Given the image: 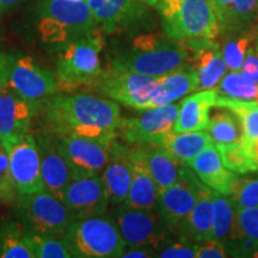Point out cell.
I'll use <instances>...</instances> for the list:
<instances>
[{
    "label": "cell",
    "instance_id": "cell-1",
    "mask_svg": "<svg viewBox=\"0 0 258 258\" xmlns=\"http://www.w3.org/2000/svg\"><path fill=\"white\" fill-rule=\"evenodd\" d=\"M46 115L55 135H77L108 145L116 141L122 122L117 102L89 93L53 97Z\"/></svg>",
    "mask_w": 258,
    "mask_h": 258
},
{
    "label": "cell",
    "instance_id": "cell-2",
    "mask_svg": "<svg viewBox=\"0 0 258 258\" xmlns=\"http://www.w3.org/2000/svg\"><path fill=\"white\" fill-rule=\"evenodd\" d=\"M188 62L182 41H175L165 34H143L131 46L111 60V64L133 72L161 77Z\"/></svg>",
    "mask_w": 258,
    "mask_h": 258
},
{
    "label": "cell",
    "instance_id": "cell-3",
    "mask_svg": "<svg viewBox=\"0 0 258 258\" xmlns=\"http://www.w3.org/2000/svg\"><path fill=\"white\" fill-rule=\"evenodd\" d=\"M164 34L175 41L215 38L220 35L217 14L209 0H159Z\"/></svg>",
    "mask_w": 258,
    "mask_h": 258
},
{
    "label": "cell",
    "instance_id": "cell-4",
    "mask_svg": "<svg viewBox=\"0 0 258 258\" xmlns=\"http://www.w3.org/2000/svg\"><path fill=\"white\" fill-rule=\"evenodd\" d=\"M103 47L104 40L101 29L67 43L56 62L59 89L72 91L78 88L95 86L103 70L101 66Z\"/></svg>",
    "mask_w": 258,
    "mask_h": 258
},
{
    "label": "cell",
    "instance_id": "cell-5",
    "mask_svg": "<svg viewBox=\"0 0 258 258\" xmlns=\"http://www.w3.org/2000/svg\"><path fill=\"white\" fill-rule=\"evenodd\" d=\"M97 29L86 0H44L38 25L42 40L47 43L67 44Z\"/></svg>",
    "mask_w": 258,
    "mask_h": 258
},
{
    "label": "cell",
    "instance_id": "cell-6",
    "mask_svg": "<svg viewBox=\"0 0 258 258\" xmlns=\"http://www.w3.org/2000/svg\"><path fill=\"white\" fill-rule=\"evenodd\" d=\"M64 237L77 257L117 258L125 250L117 224L104 214L74 218Z\"/></svg>",
    "mask_w": 258,
    "mask_h": 258
},
{
    "label": "cell",
    "instance_id": "cell-7",
    "mask_svg": "<svg viewBox=\"0 0 258 258\" xmlns=\"http://www.w3.org/2000/svg\"><path fill=\"white\" fill-rule=\"evenodd\" d=\"M18 211L22 225L38 235H64L74 219L66 205L47 190L19 194Z\"/></svg>",
    "mask_w": 258,
    "mask_h": 258
},
{
    "label": "cell",
    "instance_id": "cell-8",
    "mask_svg": "<svg viewBox=\"0 0 258 258\" xmlns=\"http://www.w3.org/2000/svg\"><path fill=\"white\" fill-rule=\"evenodd\" d=\"M159 77L146 76L109 63L102 70L95 88L109 99L134 110H146L151 92Z\"/></svg>",
    "mask_w": 258,
    "mask_h": 258
},
{
    "label": "cell",
    "instance_id": "cell-9",
    "mask_svg": "<svg viewBox=\"0 0 258 258\" xmlns=\"http://www.w3.org/2000/svg\"><path fill=\"white\" fill-rule=\"evenodd\" d=\"M8 86L38 109L59 89L56 76L30 56L9 55Z\"/></svg>",
    "mask_w": 258,
    "mask_h": 258
},
{
    "label": "cell",
    "instance_id": "cell-10",
    "mask_svg": "<svg viewBox=\"0 0 258 258\" xmlns=\"http://www.w3.org/2000/svg\"><path fill=\"white\" fill-rule=\"evenodd\" d=\"M115 221L125 247L148 246L158 250L169 241L172 232L154 211L129 208L123 205L116 212Z\"/></svg>",
    "mask_w": 258,
    "mask_h": 258
},
{
    "label": "cell",
    "instance_id": "cell-11",
    "mask_svg": "<svg viewBox=\"0 0 258 258\" xmlns=\"http://www.w3.org/2000/svg\"><path fill=\"white\" fill-rule=\"evenodd\" d=\"M180 103L156 106L143 110L139 116L122 118L118 128V137L129 145L158 143L173 132Z\"/></svg>",
    "mask_w": 258,
    "mask_h": 258
},
{
    "label": "cell",
    "instance_id": "cell-12",
    "mask_svg": "<svg viewBox=\"0 0 258 258\" xmlns=\"http://www.w3.org/2000/svg\"><path fill=\"white\" fill-rule=\"evenodd\" d=\"M202 182L189 165H183L179 176L170 186L158 194V209L171 231L180 228L188 217Z\"/></svg>",
    "mask_w": 258,
    "mask_h": 258
},
{
    "label": "cell",
    "instance_id": "cell-13",
    "mask_svg": "<svg viewBox=\"0 0 258 258\" xmlns=\"http://www.w3.org/2000/svg\"><path fill=\"white\" fill-rule=\"evenodd\" d=\"M57 147L71 167L72 179L98 175L111 154L112 145L77 135H56Z\"/></svg>",
    "mask_w": 258,
    "mask_h": 258
},
{
    "label": "cell",
    "instance_id": "cell-14",
    "mask_svg": "<svg viewBox=\"0 0 258 258\" xmlns=\"http://www.w3.org/2000/svg\"><path fill=\"white\" fill-rule=\"evenodd\" d=\"M97 27L106 34L124 32L146 23L147 5L139 0H86Z\"/></svg>",
    "mask_w": 258,
    "mask_h": 258
},
{
    "label": "cell",
    "instance_id": "cell-15",
    "mask_svg": "<svg viewBox=\"0 0 258 258\" xmlns=\"http://www.w3.org/2000/svg\"><path fill=\"white\" fill-rule=\"evenodd\" d=\"M10 171L18 194H32L44 190L38 145L27 134L8 151Z\"/></svg>",
    "mask_w": 258,
    "mask_h": 258
},
{
    "label": "cell",
    "instance_id": "cell-16",
    "mask_svg": "<svg viewBox=\"0 0 258 258\" xmlns=\"http://www.w3.org/2000/svg\"><path fill=\"white\" fill-rule=\"evenodd\" d=\"M62 201L74 218L105 214L109 195L102 177L98 175L74 178L64 188Z\"/></svg>",
    "mask_w": 258,
    "mask_h": 258
},
{
    "label": "cell",
    "instance_id": "cell-17",
    "mask_svg": "<svg viewBox=\"0 0 258 258\" xmlns=\"http://www.w3.org/2000/svg\"><path fill=\"white\" fill-rule=\"evenodd\" d=\"M188 62L198 71L200 89H214L227 73V66L222 56L221 43L213 38H189L183 40Z\"/></svg>",
    "mask_w": 258,
    "mask_h": 258
},
{
    "label": "cell",
    "instance_id": "cell-18",
    "mask_svg": "<svg viewBox=\"0 0 258 258\" xmlns=\"http://www.w3.org/2000/svg\"><path fill=\"white\" fill-rule=\"evenodd\" d=\"M36 110V106L24 101L9 86L0 93V143L6 153L29 133Z\"/></svg>",
    "mask_w": 258,
    "mask_h": 258
},
{
    "label": "cell",
    "instance_id": "cell-19",
    "mask_svg": "<svg viewBox=\"0 0 258 258\" xmlns=\"http://www.w3.org/2000/svg\"><path fill=\"white\" fill-rule=\"evenodd\" d=\"M125 151L131 159L139 161L148 171L156 182L158 191L172 184L184 165L165 148L153 144L131 145L129 147L125 146Z\"/></svg>",
    "mask_w": 258,
    "mask_h": 258
},
{
    "label": "cell",
    "instance_id": "cell-20",
    "mask_svg": "<svg viewBox=\"0 0 258 258\" xmlns=\"http://www.w3.org/2000/svg\"><path fill=\"white\" fill-rule=\"evenodd\" d=\"M199 89L198 71L191 63L185 62L179 69L158 78L151 92L146 109L172 104L189 93L198 91Z\"/></svg>",
    "mask_w": 258,
    "mask_h": 258
},
{
    "label": "cell",
    "instance_id": "cell-21",
    "mask_svg": "<svg viewBox=\"0 0 258 258\" xmlns=\"http://www.w3.org/2000/svg\"><path fill=\"white\" fill-rule=\"evenodd\" d=\"M189 166L198 175L203 184L214 191L227 196H232L240 179L233 171L224 165L214 144L209 145L201 151L194 158Z\"/></svg>",
    "mask_w": 258,
    "mask_h": 258
},
{
    "label": "cell",
    "instance_id": "cell-22",
    "mask_svg": "<svg viewBox=\"0 0 258 258\" xmlns=\"http://www.w3.org/2000/svg\"><path fill=\"white\" fill-rule=\"evenodd\" d=\"M41 156L42 178L44 190L61 200L67 184L72 180L71 167L57 147V140L53 137H40L37 139Z\"/></svg>",
    "mask_w": 258,
    "mask_h": 258
},
{
    "label": "cell",
    "instance_id": "cell-23",
    "mask_svg": "<svg viewBox=\"0 0 258 258\" xmlns=\"http://www.w3.org/2000/svg\"><path fill=\"white\" fill-rule=\"evenodd\" d=\"M218 92L215 89L198 90L191 93L184 101L180 102L173 132H198L206 131L209 123L211 109L214 108Z\"/></svg>",
    "mask_w": 258,
    "mask_h": 258
},
{
    "label": "cell",
    "instance_id": "cell-24",
    "mask_svg": "<svg viewBox=\"0 0 258 258\" xmlns=\"http://www.w3.org/2000/svg\"><path fill=\"white\" fill-rule=\"evenodd\" d=\"M106 186L109 200L114 205H122L127 198L132 182V166L125 146L115 141L111 147V154L106 163L102 176Z\"/></svg>",
    "mask_w": 258,
    "mask_h": 258
},
{
    "label": "cell",
    "instance_id": "cell-25",
    "mask_svg": "<svg viewBox=\"0 0 258 258\" xmlns=\"http://www.w3.org/2000/svg\"><path fill=\"white\" fill-rule=\"evenodd\" d=\"M214 106L230 109L239 117L243 129L240 143L258 166V103L240 101L218 93Z\"/></svg>",
    "mask_w": 258,
    "mask_h": 258
},
{
    "label": "cell",
    "instance_id": "cell-26",
    "mask_svg": "<svg viewBox=\"0 0 258 258\" xmlns=\"http://www.w3.org/2000/svg\"><path fill=\"white\" fill-rule=\"evenodd\" d=\"M214 221V202L212 189L201 184L195 205L179 230L194 241H206L211 239V232Z\"/></svg>",
    "mask_w": 258,
    "mask_h": 258
},
{
    "label": "cell",
    "instance_id": "cell-27",
    "mask_svg": "<svg viewBox=\"0 0 258 258\" xmlns=\"http://www.w3.org/2000/svg\"><path fill=\"white\" fill-rule=\"evenodd\" d=\"M212 198L214 202V221L211 239L220 241L227 250L241 235L237 224V208L231 196L212 190Z\"/></svg>",
    "mask_w": 258,
    "mask_h": 258
},
{
    "label": "cell",
    "instance_id": "cell-28",
    "mask_svg": "<svg viewBox=\"0 0 258 258\" xmlns=\"http://www.w3.org/2000/svg\"><path fill=\"white\" fill-rule=\"evenodd\" d=\"M128 159L132 166V182L127 198L122 205L129 208L154 211L158 208V192H159L156 182L139 161L131 159L129 157Z\"/></svg>",
    "mask_w": 258,
    "mask_h": 258
},
{
    "label": "cell",
    "instance_id": "cell-29",
    "mask_svg": "<svg viewBox=\"0 0 258 258\" xmlns=\"http://www.w3.org/2000/svg\"><path fill=\"white\" fill-rule=\"evenodd\" d=\"M213 144H214L213 139L207 131L183 132V133L171 132L161 139L157 146L165 148L184 165H190L194 158Z\"/></svg>",
    "mask_w": 258,
    "mask_h": 258
},
{
    "label": "cell",
    "instance_id": "cell-30",
    "mask_svg": "<svg viewBox=\"0 0 258 258\" xmlns=\"http://www.w3.org/2000/svg\"><path fill=\"white\" fill-rule=\"evenodd\" d=\"M0 257L36 258V234L21 222H4L0 227Z\"/></svg>",
    "mask_w": 258,
    "mask_h": 258
},
{
    "label": "cell",
    "instance_id": "cell-31",
    "mask_svg": "<svg viewBox=\"0 0 258 258\" xmlns=\"http://www.w3.org/2000/svg\"><path fill=\"white\" fill-rule=\"evenodd\" d=\"M218 22L219 37L234 31L258 29V0H231Z\"/></svg>",
    "mask_w": 258,
    "mask_h": 258
},
{
    "label": "cell",
    "instance_id": "cell-32",
    "mask_svg": "<svg viewBox=\"0 0 258 258\" xmlns=\"http://www.w3.org/2000/svg\"><path fill=\"white\" fill-rule=\"evenodd\" d=\"M221 37V50L226 66L228 71L239 72L245 54L257 40L258 29H246V30L230 32Z\"/></svg>",
    "mask_w": 258,
    "mask_h": 258
},
{
    "label": "cell",
    "instance_id": "cell-33",
    "mask_svg": "<svg viewBox=\"0 0 258 258\" xmlns=\"http://www.w3.org/2000/svg\"><path fill=\"white\" fill-rule=\"evenodd\" d=\"M217 111L209 116V123L206 131L208 132L214 144H230L239 141L243 135V129L239 117L230 109L214 106Z\"/></svg>",
    "mask_w": 258,
    "mask_h": 258
},
{
    "label": "cell",
    "instance_id": "cell-34",
    "mask_svg": "<svg viewBox=\"0 0 258 258\" xmlns=\"http://www.w3.org/2000/svg\"><path fill=\"white\" fill-rule=\"evenodd\" d=\"M214 89L221 96L258 103V83L245 78L240 72H227Z\"/></svg>",
    "mask_w": 258,
    "mask_h": 258
},
{
    "label": "cell",
    "instance_id": "cell-35",
    "mask_svg": "<svg viewBox=\"0 0 258 258\" xmlns=\"http://www.w3.org/2000/svg\"><path fill=\"white\" fill-rule=\"evenodd\" d=\"M218 148L224 165L237 173H247L258 171V166L253 163L240 140L230 144H214Z\"/></svg>",
    "mask_w": 258,
    "mask_h": 258
},
{
    "label": "cell",
    "instance_id": "cell-36",
    "mask_svg": "<svg viewBox=\"0 0 258 258\" xmlns=\"http://www.w3.org/2000/svg\"><path fill=\"white\" fill-rule=\"evenodd\" d=\"M77 257L64 235L36 234V258Z\"/></svg>",
    "mask_w": 258,
    "mask_h": 258
},
{
    "label": "cell",
    "instance_id": "cell-37",
    "mask_svg": "<svg viewBox=\"0 0 258 258\" xmlns=\"http://www.w3.org/2000/svg\"><path fill=\"white\" fill-rule=\"evenodd\" d=\"M17 194L18 191L10 171L9 156L0 143V202H12Z\"/></svg>",
    "mask_w": 258,
    "mask_h": 258
},
{
    "label": "cell",
    "instance_id": "cell-38",
    "mask_svg": "<svg viewBox=\"0 0 258 258\" xmlns=\"http://www.w3.org/2000/svg\"><path fill=\"white\" fill-rule=\"evenodd\" d=\"M231 198L235 208L258 206V179L240 178Z\"/></svg>",
    "mask_w": 258,
    "mask_h": 258
},
{
    "label": "cell",
    "instance_id": "cell-39",
    "mask_svg": "<svg viewBox=\"0 0 258 258\" xmlns=\"http://www.w3.org/2000/svg\"><path fill=\"white\" fill-rule=\"evenodd\" d=\"M238 227L245 237L258 245V206L237 208Z\"/></svg>",
    "mask_w": 258,
    "mask_h": 258
},
{
    "label": "cell",
    "instance_id": "cell-40",
    "mask_svg": "<svg viewBox=\"0 0 258 258\" xmlns=\"http://www.w3.org/2000/svg\"><path fill=\"white\" fill-rule=\"evenodd\" d=\"M196 249H198V241H191L190 238L184 235L180 240L158 249L157 257L196 258Z\"/></svg>",
    "mask_w": 258,
    "mask_h": 258
},
{
    "label": "cell",
    "instance_id": "cell-41",
    "mask_svg": "<svg viewBox=\"0 0 258 258\" xmlns=\"http://www.w3.org/2000/svg\"><path fill=\"white\" fill-rule=\"evenodd\" d=\"M228 252L226 246L220 241L209 239L206 241H199L196 249V258H226Z\"/></svg>",
    "mask_w": 258,
    "mask_h": 258
},
{
    "label": "cell",
    "instance_id": "cell-42",
    "mask_svg": "<svg viewBox=\"0 0 258 258\" xmlns=\"http://www.w3.org/2000/svg\"><path fill=\"white\" fill-rule=\"evenodd\" d=\"M239 72L243 74L245 78L258 83V51L254 44H252L245 54Z\"/></svg>",
    "mask_w": 258,
    "mask_h": 258
},
{
    "label": "cell",
    "instance_id": "cell-43",
    "mask_svg": "<svg viewBox=\"0 0 258 258\" xmlns=\"http://www.w3.org/2000/svg\"><path fill=\"white\" fill-rule=\"evenodd\" d=\"M157 249L148 246H137V247H125L124 252L121 257L124 258H148L157 257Z\"/></svg>",
    "mask_w": 258,
    "mask_h": 258
},
{
    "label": "cell",
    "instance_id": "cell-44",
    "mask_svg": "<svg viewBox=\"0 0 258 258\" xmlns=\"http://www.w3.org/2000/svg\"><path fill=\"white\" fill-rule=\"evenodd\" d=\"M9 55L0 53V93L8 88L9 82Z\"/></svg>",
    "mask_w": 258,
    "mask_h": 258
},
{
    "label": "cell",
    "instance_id": "cell-45",
    "mask_svg": "<svg viewBox=\"0 0 258 258\" xmlns=\"http://www.w3.org/2000/svg\"><path fill=\"white\" fill-rule=\"evenodd\" d=\"M209 2H211L215 14H217V17H219V16L222 15V12L225 11L228 4H230L231 0H209Z\"/></svg>",
    "mask_w": 258,
    "mask_h": 258
},
{
    "label": "cell",
    "instance_id": "cell-46",
    "mask_svg": "<svg viewBox=\"0 0 258 258\" xmlns=\"http://www.w3.org/2000/svg\"><path fill=\"white\" fill-rule=\"evenodd\" d=\"M19 2H22V0H0V6H2V9L9 8V6L18 4Z\"/></svg>",
    "mask_w": 258,
    "mask_h": 258
},
{
    "label": "cell",
    "instance_id": "cell-47",
    "mask_svg": "<svg viewBox=\"0 0 258 258\" xmlns=\"http://www.w3.org/2000/svg\"><path fill=\"white\" fill-rule=\"evenodd\" d=\"M139 2L144 3V4L147 5L148 8H157L159 0H139Z\"/></svg>",
    "mask_w": 258,
    "mask_h": 258
},
{
    "label": "cell",
    "instance_id": "cell-48",
    "mask_svg": "<svg viewBox=\"0 0 258 258\" xmlns=\"http://www.w3.org/2000/svg\"><path fill=\"white\" fill-rule=\"evenodd\" d=\"M250 257H253V258H258V245L256 247H254V250L252 251V252H251V254H250Z\"/></svg>",
    "mask_w": 258,
    "mask_h": 258
},
{
    "label": "cell",
    "instance_id": "cell-49",
    "mask_svg": "<svg viewBox=\"0 0 258 258\" xmlns=\"http://www.w3.org/2000/svg\"><path fill=\"white\" fill-rule=\"evenodd\" d=\"M254 47H256V49H257V51H258V37H257L256 42H254Z\"/></svg>",
    "mask_w": 258,
    "mask_h": 258
},
{
    "label": "cell",
    "instance_id": "cell-50",
    "mask_svg": "<svg viewBox=\"0 0 258 258\" xmlns=\"http://www.w3.org/2000/svg\"><path fill=\"white\" fill-rule=\"evenodd\" d=\"M0 11H2V6H0Z\"/></svg>",
    "mask_w": 258,
    "mask_h": 258
}]
</instances>
